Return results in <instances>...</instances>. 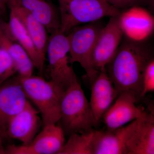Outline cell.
<instances>
[{
    "instance_id": "1",
    "label": "cell",
    "mask_w": 154,
    "mask_h": 154,
    "mask_svg": "<svg viewBox=\"0 0 154 154\" xmlns=\"http://www.w3.org/2000/svg\"><path fill=\"white\" fill-rule=\"evenodd\" d=\"M152 58V50L144 41L123 36L115 55L105 67L118 95L128 93L138 101L141 98L144 70Z\"/></svg>"
},
{
    "instance_id": "2",
    "label": "cell",
    "mask_w": 154,
    "mask_h": 154,
    "mask_svg": "<svg viewBox=\"0 0 154 154\" xmlns=\"http://www.w3.org/2000/svg\"><path fill=\"white\" fill-rule=\"evenodd\" d=\"M60 120L64 132L69 135L89 131L98 125L78 80L65 91L61 102Z\"/></svg>"
},
{
    "instance_id": "3",
    "label": "cell",
    "mask_w": 154,
    "mask_h": 154,
    "mask_svg": "<svg viewBox=\"0 0 154 154\" xmlns=\"http://www.w3.org/2000/svg\"><path fill=\"white\" fill-rule=\"evenodd\" d=\"M18 77L27 98L41 113L43 126L57 124L60 120L61 102L65 90L41 77Z\"/></svg>"
},
{
    "instance_id": "4",
    "label": "cell",
    "mask_w": 154,
    "mask_h": 154,
    "mask_svg": "<svg viewBox=\"0 0 154 154\" xmlns=\"http://www.w3.org/2000/svg\"><path fill=\"white\" fill-rule=\"evenodd\" d=\"M60 18V31L66 35L85 23L121 14L105 0H57Z\"/></svg>"
},
{
    "instance_id": "5",
    "label": "cell",
    "mask_w": 154,
    "mask_h": 154,
    "mask_svg": "<svg viewBox=\"0 0 154 154\" xmlns=\"http://www.w3.org/2000/svg\"><path fill=\"white\" fill-rule=\"evenodd\" d=\"M104 26L99 20L74 28L67 34L70 63H78L85 71L91 85L100 72L94 66L92 54L96 40Z\"/></svg>"
},
{
    "instance_id": "6",
    "label": "cell",
    "mask_w": 154,
    "mask_h": 154,
    "mask_svg": "<svg viewBox=\"0 0 154 154\" xmlns=\"http://www.w3.org/2000/svg\"><path fill=\"white\" fill-rule=\"evenodd\" d=\"M67 36L60 30L49 36L46 54L51 80L66 90L78 81L72 67L69 65Z\"/></svg>"
},
{
    "instance_id": "7",
    "label": "cell",
    "mask_w": 154,
    "mask_h": 154,
    "mask_svg": "<svg viewBox=\"0 0 154 154\" xmlns=\"http://www.w3.org/2000/svg\"><path fill=\"white\" fill-rule=\"evenodd\" d=\"M65 141V133L61 125H47L30 144L9 145L5 148V154H57Z\"/></svg>"
},
{
    "instance_id": "8",
    "label": "cell",
    "mask_w": 154,
    "mask_h": 154,
    "mask_svg": "<svg viewBox=\"0 0 154 154\" xmlns=\"http://www.w3.org/2000/svg\"><path fill=\"white\" fill-rule=\"evenodd\" d=\"M118 16L110 17L109 22L99 33L94 46L92 59L94 66L100 72L117 51L124 36L119 23Z\"/></svg>"
},
{
    "instance_id": "9",
    "label": "cell",
    "mask_w": 154,
    "mask_h": 154,
    "mask_svg": "<svg viewBox=\"0 0 154 154\" xmlns=\"http://www.w3.org/2000/svg\"><path fill=\"white\" fill-rule=\"evenodd\" d=\"M28 102L18 77L11 81L8 80L0 85V132L3 137H7L9 121L24 109Z\"/></svg>"
},
{
    "instance_id": "10",
    "label": "cell",
    "mask_w": 154,
    "mask_h": 154,
    "mask_svg": "<svg viewBox=\"0 0 154 154\" xmlns=\"http://www.w3.org/2000/svg\"><path fill=\"white\" fill-rule=\"evenodd\" d=\"M126 154H154V111H143L135 120L125 143Z\"/></svg>"
},
{
    "instance_id": "11",
    "label": "cell",
    "mask_w": 154,
    "mask_h": 154,
    "mask_svg": "<svg viewBox=\"0 0 154 154\" xmlns=\"http://www.w3.org/2000/svg\"><path fill=\"white\" fill-rule=\"evenodd\" d=\"M118 20L124 36L135 41H144L153 32L154 17L148 11L139 6L121 12Z\"/></svg>"
},
{
    "instance_id": "12",
    "label": "cell",
    "mask_w": 154,
    "mask_h": 154,
    "mask_svg": "<svg viewBox=\"0 0 154 154\" xmlns=\"http://www.w3.org/2000/svg\"><path fill=\"white\" fill-rule=\"evenodd\" d=\"M115 103L111 105L102 116L108 130H114L140 116L143 110L137 107L136 97L128 93L117 96Z\"/></svg>"
},
{
    "instance_id": "13",
    "label": "cell",
    "mask_w": 154,
    "mask_h": 154,
    "mask_svg": "<svg viewBox=\"0 0 154 154\" xmlns=\"http://www.w3.org/2000/svg\"><path fill=\"white\" fill-rule=\"evenodd\" d=\"M38 111L28 101L24 109L9 121L7 137L20 140L23 145L30 144L38 131L40 120Z\"/></svg>"
},
{
    "instance_id": "14",
    "label": "cell",
    "mask_w": 154,
    "mask_h": 154,
    "mask_svg": "<svg viewBox=\"0 0 154 154\" xmlns=\"http://www.w3.org/2000/svg\"><path fill=\"white\" fill-rule=\"evenodd\" d=\"M9 7H19L30 13L46 27L50 34L60 30L58 8L48 0H8Z\"/></svg>"
},
{
    "instance_id": "15",
    "label": "cell",
    "mask_w": 154,
    "mask_h": 154,
    "mask_svg": "<svg viewBox=\"0 0 154 154\" xmlns=\"http://www.w3.org/2000/svg\"><path fill=\"white\" fill-rule=\"evenodd\" d=\"M91 86L89 102L94 117L99 122L118 96V93L106 70L100 72Z\"/></svg>"
},
{
    "instance_id": "16",
    "label": "cell",
    "mask_w": 154,
    "mask_h": 154,
    "mask_svg": "<svg viewBox=\"0 0 154 154\" xmlns=\"http://www.w3.org/2000/svg\"><path fill=\"white\" fill-rule=\"evenodd\" d=\"M0 48L5 50L13 59L19 77L25 78L33 75V62L25 49L12 35L8 22L0 18Z\"/></svg>"
},
{
    "instance_id": "17",
    "label": "cell",
    "mask_w": 154,
    "mask_h": 154,
    "mask_svg": "<svg viewBox=\"0 0 154 154\" xmlns=\"http://www.w3.org/2000/svg\"><path fill=\"white\" fill-rule=\"evenodd\" d=\"M134 123L114 130L94 131L93 154H126L125 142Z\"/></svg>"
},
{
    "instance_id": "18",
    "label": "cell",
    "mask_w": 154,
    "mask_h": 154,
    "mask_svg": "<svg viewBox=\"0 0 154 154\" xmlns=\"http://www.w3.org/2000/svg\"><path fill=\"white\" fill-rule=\"evenodd\" d=\"M8 9L14 11L25 25L40 60L45 64L49 37L46 27L24 9L16 7H9Z\"/></svg>"
},
{
    "instance_id": "19",
    "label": "cell",
    "mask_w": 154,
    "mask_h": 154,
    "mask_svg": "<svg viewBox=\"0 0 154 154\" xmlns=\"http://www.w3.org/2000/svg\"><path fill=\"white\" fill-rule=\"evenodd\" d=\"M10 11L8 24L12 35L27 53L38 72L42 73L44 64L40 60L36 48L25 25L14 11L10 10Z\"/></svg>"
},
{
    "instance_id": "20",
    "label": "cell",
    "mask_w": 154,
    "mask_h": 154,
    "mask_svg": "<svg viewBox=\"0 0 154 154\" xmlns=\"http://www.w3.org/2000/svg\"><path fill=\"white\" fill-rule=\"evenodd\" d=\"M94 131L71 134L57 154H93Z\"/></svg>"
},
{
    "instance_id": "21",
    "label": "cell",
    "mask_w": 154,
    "mask_h": 154,
    "mask_svg": "<svg viewBox=\"0 0 154 154\" xmlns=\"http://www.w3.org/2000/svg\"><path fill=\"white\" fill-rule=\"evenodd\" d=\"M17 72L14 60L10 54L0 48V85Z\"/></svg>"
},
{
    "instance_id": "22",
    "label": "cell",
    "mask_w": 154,
    "mask_h": 154,
    "mask_svg": "<svg viewBox=\"0 0 154 154\" xmlns=\"http://www.w3.org/2000/svg\"><path fill=\"white\" fill-rule=\"evenodd\" d=\"M154 91V59L152 58L147 64L144 70L142 79V92L141 97Z\"/></svg>"
},
{
    "instance_id": "23",
    "label": "cell",
    "mask_w": 154,
    "mask_h": 154,
    "mask_svg": "<svg viewBox=\"0 0 154 154\" xmlns=\"http://www.w3.org/2000/svg\"><path fill=\"white\" fill-rule=\"evenodd\" d=\"M107 2L116 8H129L134 6H139L146 0H105Z\"/></svg>"
},
{
    "instance_id": "24",
    "label": "cell",
    "mask_w": 154,
    "mask_h": 154,
    "mask_svg": "<svg viewBox=\"0 0 154 154\" xmlns=\"http://www.w3.org/2000/svg\"><path fill=\"white\" fill-rule=\"evenodd\" d=\"M8 0H0V18L7 21Z\"/></svg>"
},
{
    "instance_id": "25",
    "label": "cell",
    "mask_w": 154,
    "mask_h": 154,
    "mask_svg": "<svg viewBox=\"0 0 154 154\" xmlns=\"http://www.w3.org/2000/svg\"><path fill=\"white\" fill-rule=\"evenodd\" d=\"M4 138L0 132V154H5V148L3 145V138Z\"/></svg>"
}]
</instances>
